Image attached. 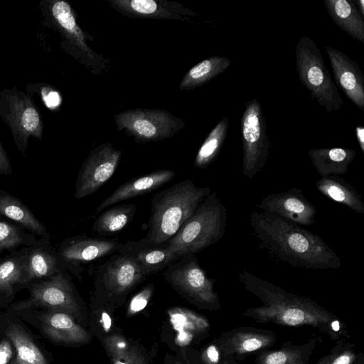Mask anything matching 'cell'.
<instances>
[{
    "label": "cell",
    "instance_id": "8d00e7d4",
    "mask_svg": "<svg viewBox=\"0 0 364 364\" xmlns=\"http://www.w3.org/2000/svg\"><path fill=\"white\" fill-rule=\"evenodd\" d=\"M43 101L50 109L56 107L60 104L61 98L59 93L55 90H51L50 87L46 85Z\"/></svg>",
    "mask_w": 364,
    "mask_h": 364
},
{
    "label": "cell",
    "instance_id": "7c38bea8",
    "mask_svg": "<svg viewBox=\"0 0 364 364\" xmlns=\"http://www.w3.org/2000/svg\"><path fill=\"white\" fill-rule=\"evenodd\" d=\"M122 151L111 143H103L92 149L78 173L75 198L82 199L96 192L115 172Z\"/></svg>",
    "mask_w": 364,
    "mask_h": 364
},
{
    "label": "cell",
    "instance_id": "cb8c5ba5",
    "mask_svg": "<svg viewBox=\"0 0 364 364\" xmlns=\"http://www.w3.org/2000/svg\"><path fill=\"white\" fill-rule=\"evenodd\" d=\"M175 175L173 170L161 169L132 178L119 186L103 200L97 207L95 213H100L117 203L152 192L170 182Z\"/></svg>",
    "mask_w": 364,
    "mask_h": 364
},
{
    "label": "cell",
    "instance_id": "6da1fadb",
    "mask_svg": "<svg viewBox=\"0 0 364 364\" xmlns=\"http://www.w3.org/2000/svg\"><path fill=\"white\" fill-rule=\"evenodd\" d=\"M239 280L245 289L257 297L262 306L242 313L259 323H273L288 327L311 326L332 341L349 337L346 326L314 300L288 292L269 281L243 269Z\"/></svg>",
    "mask_w": 364,
    "mask_h": 364
},
{
    "label": "cell",
    "instance_id": "5b68a950",
    "mask_svg": "<svg viewBox=\"0 0 364 364\" xmlns=\"http://www.w3.org/2000/svg\"><path fill=\"white\" fill-rule=\"evenodd\" d=\"M296 69L311 99L328 112L340 110L343 102L315 42L301 36L296 45Z\"/></svg>",
    "mask_w": 364,
    "mask_h": 364
},
{
    "label": "cell",
    "instance_id": "4fadbf2b",
    "mask_svg": "<svg viewBox=\"0 0 364 364\" xmlns=\"http://www.w3.org/2000/svg\"><path fill=\"white\" fill-rule=\"evenodd\" d=\"M11 342L15 357L10 364H51L50 353L13 311L6 309L0 312V337Z\"/></svg>",
    "mask_w": 364,
    "mask_h": 364
},
{
    "label": "cell",
    "instance_id": "8fae6325",
    "mask_svg": "<svg viewBox=\"0 0 364 364\" xmlns=\"http://www.w3.org/2000/svg\"><path fill=\"white\" fill-rule=\"evenodd\" d=\"M38 7L41 24L59 34L60 45L65 50L71 53L73 49H77L90 57L93 56L70 4L63 0H41Z\"/></svg>",
    "mask_w": 364,
    "mask_h": 364
},
{
    "label": "cell",
    "instance_id": "277c9868",
    "mask_svg": "<svg viewBox=\"0 0 364 364\" xmlns=\"http://www.w3.org/2000/svg\"><path fill=\"white\" fill-rule=\"evenodd\" d=\"M227 218L225 206L217 193L212 191L168 240L171 250L181 257L195 255L217 243L225 233Z\"/></svg>",
    "mask_w": 364,
    "mask_h": 364
},
{
    "label": "cell",
    "instance_id": "ac0fdd59",
    "mask_svg": "<svg viewBox=\"0 0 364 364\" xmlns=\"http://www.w3.org/2000/svg\"><path fill=\"white\" fill-rule=\"evenodd\" d=\"M117 253L132 259L146 276L164 270L180 258L171 250L168 241L156 243L145 238L119 242Z\"/></svg>",
    "mask_w": 364,
    "mask_h": 364
},
{
    "label": "cell",
    "instance_id": "d4e9b609",
    "mask_svg": "<svg viewBox=\"0 0 364 364\" xmlns=\"http://www.w3.org/2000/svg\"><path fill=\"white\" fill-rule=\"evenodd\" d=\"M322 340L314 333L308 341L299 345L287 341L277 350H265L256 355L253 364H309L318 342Z\"/></svg>",
    "mask_w": 364,
    "mask_h": 364
},
{
    "label": "cell",
    "instance_id": "44dd1931",
    "mask_svg": "<svg viewBox=\"0 0 364 364\" xmlns=\"http://www.w3.org/2000/svg\"><path fill=\"white\" fill-rule=\"evenodd\" d=\"M146 277L132 259L117 253L98 266L96 279L110 292L124 293Z\"/></svg>",
    "mask_w": 364,
    "mask_h": 364
},
{
    "label": "cell",
    "instance_id": "e575fe53",
    "mask_svg": "<svg viewBox=\"0 0 364 364\" xmlns=\"http://www.w3.org/2000/svg\"><path fill=\"white\" fill-rule=\"evenodd\" d=\"M15 357V350L10 340L4 336L0 339V364H10Z\"/></svg>",
    "mask_w": 364,
    "mask_h": 364
},
{
    "label": "cell",
    "instance_id": "603a6c76",
    "mask_svg": "<svg viewBox=\"0 0 364 364\" xmlns=\"http://www.w3.org/2000/svg\"><path fill=\"white\" fill-rule=\"evenodd\" d=\"M27 247L0 258V309L9 307L16 294L27 288L26 262Z\"/></svg>",
    "mask_w": 364,
    "mask_h": 364
},
{
    "label": "cell",
    "instance_id": "60d3db41",
    "mask_svg": "<svg viewBox=\"0 0 364 364\" xmlns=\"http://www.w3.org/2000/svg\"><path fill=\"white\" fill-rule=\"evenodd\" d=\"M355 6H358V10L362 15V16H364V0H356L353 1Z\"/></svg>",
    "mask_w": 364,
    "mask_h": 364
},
{
    "label": "cell",
    "instance_id": "9c48e42d",
    "mask_svg": "<svg viewBox=\"0 0 364 364\" xmlns=\"http://www.w3.org/2000/svg\"><path fill=\"white\" fill-rule=\"evenodd\" d=\"M26 289L30 294L28 298L12 303L6 309H48L66 313L75 309L74 287L67 272L33 282Z\"/></svg>",
    "mask_w": 364,
    "mask_h": 364
},
{
    "label": "cell",
    "instance_id": "4316f807",
    "mask_svg": "<svg viewBox=\"0 0 364 364\" xmlns=\"http://www.w3.org/2000/svg\"><path fill=\"white\" fill-rule=\"evenodd\" d=\"M324 6L334 23L355 40L364 43V20L350 0H324Z\"/></svg>",
    "mask_w": 364,
    "mask_h": 364
},
{
    "label": "cell",
    "instance_id": "d6986e66",
    "mask_svg": "<svg viewBox=\"0 0 364 364\" xmlns=\"http://www.w3.org/2000/svg\"><path fill=\"white\" fill-rule=\"evenodd\" d=\"M9 310L37 329L43 337L50 342L63 343L71 341L75 338V323L70 315L66 312L48 309Z\"/></svg>",
    "mask_w": 364,
    "mask_h": 364
},
{
    "label": "cell",
    "instance_id": "b9f144b4",
    "mask_svg": "<svg viewBox=\"0 0 364 364\" xmlns=\"http://www.w3.org/2000/svg\"><path fill=\"white\" fill-rule=\"evenodd\" d=\"M353 364H364V356L362 353L358 354L357 358Z\"/></svg>",
    "mask_w": 364,
    "mask_h": 364
},
{
    "label": "cell",
    "instance_id": "9a60e30c",
    "mask_svg": "<svg viewBox=\"0 0 364 364\" xmlns=\"http://www.w3.org/2000/svg\"><path fill=\"white\" fill-rule=\"evenodd\" d=\"M218 341L224 351L240 363L249 355L272 347L277 341V334L269 329L239 326L223 332Z\"/></svg>",
    "mask_w": 364,
    "mask_h": 364
},
{
    "label": "cell",
    "instance_id": "7402d4cb",
    "mask_svg": "<svg viewBox=\"0 0 364 364\" xmlns=\"http://www.w3.org/2000/svg\"><path fill=\"white\" fill-rule=\"evenodd\" d=\"M121 14L134 18L185 19L196 14L182 4L164 0H107Z\"/></svg>",
    "mask_w": 364,
    "mask_h": 364
},
{
    "label": "cell",
    "instance_id": "30bf717a",
    "mask_svg": "<svg viewBox=\"0 0 364 364\" xmlns=\"http://www.w3.org/2000/svg\"><path fill=\"white\" fill-rule=\"evenodd\" d=\"M173 287L187 293L211 308H220L218 294L213 290L215 279L208 277L194 255H185L163 272Z\"/></svg>",
    "mask_w": 364,
    "mask_h": 364
},
{
    "label": "cell",
    "instance_id": "3957f363",
    "mask_svg": "<svg viewBox=\"0 0 364 364\" xmlns=\"http://www.w3.org/2000/svg\"><path fill=\"white\" fill-rule=\"evenodd\" d=\"M211 192L209 186L198 187L187 179L156 193L144 238L156 243L169 240Z\"/></svg>",
    "mask_w": 364,
    "mask_h": 364
},
{
    "label": "cell",
    "instance_id": "ab89813d",
    "mask_svg": "<svg viewBox=\"0 0 364 364\" xmlns=\"http://www.w3.org/2000/svg\"><path fill=\"white\" fill-rule=\"evenodd\" d=\"M104 328L107 331L111 326V318L109 316L104 312L102 315Z\"/></svg>",
    "mask_w": 364,
    "mask_h": 364
},
{
    "label": "cell",
    "instance_id": "83f0119b",
    "mask_svg": "<svg viewBox=\"0 0 364 364\" xmlns=\"http://www.w3.org/2000/svg\"><path fill=\"white\" fill-rule=\"evenodd\" d=\"M0 217L11 220L40 237L49 234L46 226L21 200L6 191H0Z\"/></svg>",
    "mask_w": 364,
    "mask_h": 364
},
{
    "label": "cell",
    "instance_id": "7a4b0ae2",
    "mask_svg": "<svg viewBox=\"0 0 364 364\" xmlns=\"http://www.w3.org/2000/svg\"><path fill=\"white\" fill-rule=\"evenodd\" d=\"M249 224L260 248L278 261L308 269H338L336 253L317 235L278 215L250 213Z\"/></svg>",
    "mask_w": 364,
    "mask_h": 364
},
{
    "label": "cell",
    "instance_id": "f1b7e54d",
    "mask_svg": "<svg viewBox=\"0 0 364 364\" xmlns=\"http://www.w3.org/2000/svg\"><path fill=\"white\" fill-rule=\"evenodd\" d=\"M316 187L327 198L343 204L357 213H364L360 194L344 178L338 176L321 177L316 182Z\"/></svg>",
    "mask_w": 364,
    "mask_h": 364
},
{
    "label": "cell",
    "instance_id": "e0dca14e",
    "mask_svg": "<svg viewBox=\"0 0 364 364\" xmlns=\"http://www.w3.org/2000/svg\"><path fill=\"white\" fill-rule=\"evenodd\" d=\"M63 272H69L75 276L71 265L50 245L49 234L41 237L33 245L27 247V287L33 282L49 278Z\"/></svg>",
    "mask_w": 364,
    "mask_h": 364
},
{
    "label": "cell",
    "instance_id": "2e32d148",
    "mask_svg": "<svg viewBox=\"0 0 364 364\" xmlns=\"http://www.w3.org/2000/svg\"><path fill=\"white\" fill-rule=\"evenodd\" d=\"M119 242L115 239L91 237L84 235L65 238L57 249L73 268L75 277L84 270L82 264L117 252Z\"/></svg>",
    "mask_w": 364,
    "mask_h": 364
},
{
    "label": "cell",
    "instance_id": "836d02e7",
    "mask_svg": "<svg viewBox=\"0 0 364 364\" xmlns=\"http://www.w3.org/2000/svg\"><path fill=\"white\" fill-rule=\"evenodd\" d=\"M355 344L341 338L336 341L329 353L321 357L315 364H353L357 355Z\"/></svg>",
    "mask_w": 364,
    "mask_h": 364
},
{
    "label": "cell",
    "instance_id": "5bb4252c",
    "mask_svg": "<svg viewBox=\"0 0 364 364\" xmlns=\"http://www.w3.org/2000/svg\"><path fill=\"white\" fill-rule=\"evenodd\" d=\"M256 205L262 212L278 215L300 226H310L316 222L315 207L297 188L268 194Z\"/></svg>",
    "mask_w": 364,
    "mask_h": 364
},
{
    "label": "cell",
    "instance_id": "4dcf8cb0",
    "mask_svg": "<svg viewBox=\"0 0 364 364\" xmlns=\"http://www.w3.org/2000/svg\"><path fill=\"white\" fill-rule=\"evenodd\" d=\"M136 210V205L132 203L108 208L97 218L92 231L102 235L118 232L133 219Z\"/></svg>",
    "mask_w": 364,
    "mask_h": 364
},
{
    "label": "cell",
    "instance_id": "484cf974",
    "mask_svg": "<svg viewBox=\"0 0 364 364\" xmlns=\"http://www.w3.org/2000/svg\"><path fill=\"white\" fill-rule=\"evenodd\" d=\"M308 155L321 177L343 175L348 171L356 152L348 148L311 149Z\"/></svg>",
    "mask_w": 364,
    "mask_h": 364
},
{
    "label": "cell",
    "instance_id": "ffe728a7",
    "mask_svg": "<svg viewBox=\"0 0 364 364\" xmlns=\"http://www.w3.org/2000/svg\"><path fill=\"white\" fill-rule=\"evenodd\" d=\"M336 85L361 111L364 112V77L355 60L336 48L326 46Z\"/></svg>",
    "mask_w": 364,
    "mask_h": 364
},
{
    "label": "cell",
    "instance_id": "f546056e",
    "mask_svg": "<svg viewBox=\"0 0 364 364\" xmlns=\"http://www.w3.org/2000/svg\"><path fill=\"white\" fill-rule=\"evenodd\" d=\"M230 64V60L224 56L206 58L188 70L179 84V90H188L200 87L224 73Z\"/></svg>",
    "mask_w": 364,
    "mask_h": 364
},
{
    "label": "cell",
    "instance_id": "74e56055",
    "mask_svg": "<svg viewBox=\"0 0 364 364\" xmlns=\"http://www.w3.org/2000/svg\"><path fill=\"white\" fill-rule=\"evenodd\" d=\"M12 173L11 161L0 141V175H11Z\"/></svg>",
    "mask_w": 364,
    "mask_h": 364
},
{
    "label": "cell",
    "instance_id": "d6a6232c",
    "mask_svg": "<svg viewBox=\"0 0 364 364\" xmlns=\"http://www.w3.org/2000/svg\"><path fill=\"white\" fill-rule=\"evenodd\" d=\"M36 241L33 234L11 220L0 218V255L4 251L11 252L19 247L31 246Z\"/></svg>",
    "mask_w": 364,
    "mask_h": 364
},
{
    "label": "cell",
    "instance_id": "ba28073f",
    "mask_svg": "<svg viewBox=\"0 0 364 364\" xmlns=\"http://www.w3.org/2000/svg\"><path fill=\"white\" fill-rule=\"evenodd\" d=\"M241 117L242 173L253 178L264 166L271 147L262 108L257 99L245 104Z\"/></svg>",
    "mask_w": 364,
    "mask_h": 364
},
{
    "label": "cell",
    "instance_id": "f35d334b",
    "mask_svg": "<svg viewBox=\"0 0 364 364\" xmlns=\"http://www.w3.org/2000/svg\"><path fill=\"white\" fill-rule=\"evenodd\" d=\"M355 134L358 141L359 146L363 153H364V129L362 127H356Z\"/></svg>",
    "mask_w": 364,
    "mask_h": 364
},
{
    "label": "cell",
    "instance_id": "7bdbcfd3",
    "mask_svg": "<svg viewBox=\"0 0 364 364\" xmlns=\"http://www.w3.org/2000/svg\"><path fill=\"white\" fill-rule=\"evenodd\" d=\"M114 364H126V363H122L121 361H117V362H115Z\"/></svg>",
    "mask_w": 364,
    "mask_h": 364
},
{
    "label": "cell",
    "instance_id": "d590c367",
    "mask_svg": "<svg viewBox=\"0 0 364 364\" xmlns=\"http://www.w3.org/2000/svg\"><path fill=\"white\" fill-rule=\"evenodd\" d=\"M152 287H146L143 289L139 294H136L130 303V309L134 312H137L143 309L147 304L148 299L151 293Z\"/></svg>",
    "mask_w": 364,
    "mask_h": 364
},
{
    "label": "cell",
    "instance_id": "52a82bcc",
    "mask_svg": "<svg viewBox=\"0 0 364 364\" xmlns=\"http://www.w3.org/2000/svg\"><path fill=\"white\" fill-rule=\"evenodd\" d=\"M117 129L136 143H148L173 136L185 126L170 112L159 109H132L114 116Z\"/></svg>",
    "mask_w": 364,
    "mask_h": 364
},
{
    "label": "cell",
    "instance_id": "1f68e13d",
    "mask_svg": "<svg viewBox=\"0 0 364 364\" xmlns=\"http://www.w3.org/2000/svg\"><path fill=\"white\" fill-rule=\"evenodd\" d=\"M229 127V119L224 117L211 130L199 148L194 165L198 168H205L218 156L226 139Z\"/></svg>",
    "mask_w": 364,
    "mask_h": 364
},
{
    "label": "cell",
    "instance_id": "8992f818",
    "mask_svg": "<svg viewBox=\"0 0 364 364\" xmlns=\"http://www.w3.org/2000/svg\"><path fill=\"white\" fill-rule=\"evenodd\" d=\"M0 117L9 128L17 149L23 156L30 137L41 141V114L32 98L16 86L0 92Z\"/></svg>",
    "mask_w": 364,
    "mask_h": 364
}]
</instances>
